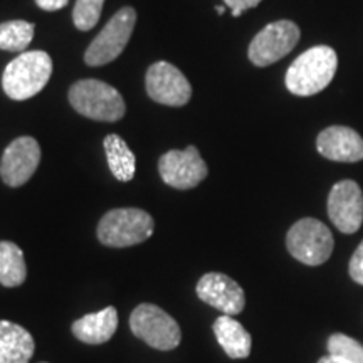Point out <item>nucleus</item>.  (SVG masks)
Instances as JSON below:
<instances>
[{
	"instance_id": "10",
	"label": "nucleus",
	"mask_w": 363,
	"mask_h": 363,
	"mask_svg": "<svg viewBox=\"0 0 363 363\" xmlns=\"http://www.w3.org/2000/svg\"><path fill=\"white\" fill-rule=\"evenodd\" d=\"M145 88L153 101L165 106H184L192 98V86L184 72L165 61L155 62L148 67Z\"/></svg>"
},
{
	"instance_id": "28",
	"label": "nucleus",
	"mask_w": 363,
	"mask_h": 363,
	"mask_svg": "<svg viewBox=\"0 0 363 363\" xmlns=\"http://www.w3.org/2000/svg\"><path fill=\"white\" fill-rule=\"evenodd\" d=\"M40 363H48V362H40Z\"/></svg>"
},
{
	"instance_id": "22",
	"label": "nucleus",
	"mask_w": 363,
	"mask_h": 363,
	"mask_svg": "<svg viewBox=\"0 0 363 363\" xmlns=\"http://www.w3.org/2000/svg\"><path fill=\"white\" fill-rule=\"evenodd\" d=\"M104 0H76L72 22L79 30H91L98 24Z\"/></svg>"
},
{
	"instance_id": "19",
	"label": "nucleus",
	"mask_w": 363,
	"mask_h": 363,
	"mask_svg": "<svg viewBox=\"0 0 363 363\" xmlns=\"http://www.w3.org/2000/svg\"><path fill=\"white\" fill-rule=\"evenodd\" d=\"M27 278L24 252L11 240H0V284L17 288Z\"/></svg>"
},
{
	"instance_id": "9",
	"label": "nucleus",
	"mask_w": 363,
	"mask_h": 363,
	"mask_svg": "<svg viewBox=\"0 0 363 363\" xmlns=\"http://www.w3.org/2000/svg\"><path fill=\"white\" fill-rule=\"evenodd\" d=\"M158 172L169 187L177 190H190L197 187L208 175L207 163L199 153L197 147L185 150H170L158 160Z\"/></svg>"
},
{
	"instance_id": "14",
	"label": "nucleus",
	"mask_w": 363,
	"mask_h": 363,
	"mask_svg": "<svg viewBox=\"0 0 363 363\" xmlns=\"http://www.w3.org/2000/svg\"><path fill=\"white\" fill-rule=\"evenodd\" d=\"M320 155L333 162L355 163L363 160V138L348 126H330L316 138Z\"/></svg>"
},
{
	"instance_id": "7",
	"label": "nucleus",
	"mask_w": 363,
	"mask_h": 363,
	"mask_svg": "<svg viewBox=\"0 0 363 363\" xmlns=\"http://www.w3.org/2000/svg\"><path fill=\"white\" fill-rule=\"evenodd\" d=\"M136 24V12L133 7L120 9L108 21L104 29L94 38L93 43L84 52V62L88 66L98 67L110 65L116 57L121 56L126 44L130 43Z\"/></svg>"
},
{
	"instance_id": "13",
	"label": "nucleus",
	"mask_w": 363,
	"mask_h": 363,
	"mask_svg": "<svg viewBox=\"0 0 363 363\" xmlns=\"http://www.w3.org/2000/svg\"><path fill=\"white\" fill-rule=\"evenodd\" d=\"M195 293L208 306L216 308L224 315L235 316L244 311L246 294L238 281L222 272H207L199 279Z\"/></svg>"
},
{
	"instance_id": "4",
	"label": "nucleus",
	"mask_w": 363,
	"mask_h": 363,
	"mask_svg": "<svg viewBox=\"0 0 363 363\" xmlns=\"http://www.w3.org/2000/svg\"><path fill=\"white\" fill-rule=\"evenodd\" d=\"M71 106L94 121L115 123L125 116L126 106L120 91L98 79H81L69 88Z\"/></svg>"
},
{
	"instance_id": "20",
	"label": "nucleus",
	"mask_w": 363,
	"mask_h": 363,
	"mask_svg": "<svg viewBox=\"0 0 363 363\" xmlns=\"http://www.w3.org/2000/svg\"><path fill=\"white\" fill-rule=\"evenodd\" d=\"M34 39V24L26 21H9L0 24V51L24 52Z\"/></svg>"
},
{
	"instance_id": "17",
	"label": "nucleus",
	"mask_w": 363,
	"mask_h": 363,
	"mask_svg": "<svg viewBox=\"0 0 363 363\" xmlns=\"http://www.w3.org/2000/svg\"><path fill=\"white\" fill-rule=\"evenodd\" d=\"M212 330H214V335L222 350L225 352V355L229 358L240 360V358H247L251 355V333L238 320H234L233 316H219L214 321V325H212Z\"/></svg>"
},
{
	"instance_id": "12",
	"label": "nucleus",
	"mask_w": 363,
	"mask_h": 363,
	"mask_svg": "<svg viewBox=\"0 0 363 363\" xmlns=\"http://www.w3.org/2000/svg\"><path fill=\"white\" fill-rule=\"evenodd\" d=\"M40 162V147L33 136H19L4 150L0 177L9 187H21L35 174Z\"/></svg>"
},
{
	"instance_id": "5",
	"label": "nucleus",
	"mask_w": 363,
	"mask_h": 363,
	"mask_svg": "<svg viewBox=\"0 0 363 363\" xmlns=\"http://www.w3.org/2000/svg\"><path fill=\"white\" fill-rule=\"evenodd\" d=\"M335 240L323 222L305 217L291 225L286 234V249L294 259L306 266H321L330 259Z\"/></svg>"
},
{
	"instance_id": "21",
	"label": "nucleus",
	"mask_w": 363,
	"mask_h": 363,
	"mask_svg": "<svg viewBox=\"0 0 363 363\" xmlns=\"http://www.w3.org/2000/svg\"><path fill=\"white\" fill-rule=\"evenodd\" d=\"M326 350L343 363H363V345L343 333H333L326 342Z\"/></svg>"
},
{
	"instance_id": "2",
	"label": "nucleus",
	"mask_w": 363,
	"mask_h": 363,
	"mask_svg": "<svg viewBox=\"0 0 363 363\" xmlns=\"http://www.w3.org/2000/svg\"><path fill=\"white\" fill-rule=\"evenodd\" d=\"M52 74V59L44 51H24L6 66L2 88L11 99L24 101L45 88Z\"/></svg>"
},
{
	"instance_id": "18",
	"label": "nucleus",
	"mask_w": 363,
	"mask_h": 363,
	"mask_svg": "<svg viewBox=\"0 0 363 363\" xmlns=\"http://www.w3.org/2000/svg\"><path fill=\"white\" fill-rule=\"evenodd\" d=\"M110 172L116 180L131 182L136 172V158L120 135H108L103 142Z\"/></svg>"
},
{
	"instance_id": "27",
	"label": "nucleus",
	"mask_w": 363,
	"mask_h": 363,
	"mask_svg": "<svg viewBox=\"0 0 363 363\" xmlns=\"http://www.w3.org/2000/svg\"><path fill=\"white\" fill-rule=\"evenodd\" d=\"M216 11H217V13H219V16H224L225 7H224V6H217V7H216Z\"/></svg>"
},
{
	"instance_id": "16",
	"label": "nucleus",
	"mask_w": 363,
	"mask_h": 363,
	"mask_svg": "<svg viewBox=\"0 0 363 363\" xmlns=\"http://www.w3.org/2000/svg\"><path fill=\"white\" fill-rule=\"evenodd\" d=\"M33 335L21 325L0 320V363H29L34 355Z\"/></svg>"
},
{
	"instance_id": "24",
	"label": "nucleus",
	"mask_w": 363,
	"mask_h": 363,
	"mask_svg": "<svg viewBox=\"0 0 363 363\" xmlns=\"http://www.w3.org/2000/svg\"><path fill=\"white\" fill-rule=\"evenodd\" d=\"M262 0H224L225 6L233 11V17H239L244 11L259 6Z\"/></svg>"
},
{
	"instance_id": "6",
	"label": "nucleus",
	"mask_w": 363,
	"mask_h": 363,
	"mask_svg": "<svg viewBox=\"0 0 363 363\" xmlns=\"http://www.w3.org/2000/svg\"><path fill=\"white\" fill-rule=\"evenodd\" d=\"M130 330L136 338L160 352L175 350L182 342V330L175 318L152 303H142L131 311Z\"/></svg>"
},
{
	"instance_id": "15",
	"label": "nucleus",
	"mask_w": 363,
	"mask_h": 363,
	"mask_svg": "<svg viewBox=\"0 0 363 363\" xmlns=\"http://www.w3.org/2000/svg\"><path fill=\"white\" fill-rule=\"evenodd\" d=\"M118 330V313L115 306L101 311L88 313L71 326L72 335L86 345H103L110 342Z\"/></svg>"
},
{
	"instance_id": "8",
	"label": "nucleus",
	"mask_w": 363,
	"mask_h": 363,
	"mask_svg": "<svg viewBox=\"0 0 363 363\" xmlns=\"http://www.w3.org/2000/svg\"><path fill=\"white\" fill-rule=\"evenodd\" d=\"M299 35V27L291 21L271 22L251 40L247 56L254 66H271L296 48Z\"/></svg>"
},
{
	"instance_id": "23",
	"label": "nucleus",
	"mask_w": 363,
	"mask_h": 363,
	"mask_svg": "<svg viewBox=\"0 0 363 363\" xmlns=\"http://www.w3.org/2000/svg\"><path fill=\"white\" fill-rule=\"evenodd\" d=\"M348 272H350V278L355 281L357 284L363 286V240L358 244L355 252L352 254L350 264H348Z\"/></svg>"
},
{
	"instance_id": "1",
	"label": "nucleus",
	"mask_w": 363,
	"mask_h": 363,
	"mask_svg": "<svg viewBox=\"0 0 363 363\" xmlns=\"http://www.w3.org/2000/svg\"><path fill=\"white\" fill-rule=\"evenodd\" d=\"M338 57L328 45H315L294 59L286 71V88L296 96H313L335 78Z\"/></svg>"
},
{
	"instance_id": "3",
	"label": "nucleus",
	"mask_w": 363,
	"mask_h": 363,
	"mask_svg": "<svg viewBox=\"0 0 363 363\" xmlns=\"http://www.w3.org/2000/svg\"><path fill=\"white\" fill-rule=\"evenodd\" d=\"M155 230V220L142 208L125 207L113 208L99 220L96 235L106 247H131L138 246L152 238Z\"/></svg>"
},
{
	"instance_id": "25",
	"label": "nucleus",
	"mask_w": 363,
	"mask_h": 363,
	"mask_svg": "<svg viewBox=\"0 0 363 363\" xmlns=\"http://www.w3.org/2000/svg\"><path fill=\"white\" fill-rule=\"evenodd\" d=\"M67 2H69V0H35L38 7L43 9L45 12L61 11V9H65L67 6Z\"/></svg>"
},
{
	"instance_id": "26",
	"label": "nucleus",
	"mask_w": 363,
	"mask_h": 363,
	"mask_svg": "<svg viewBox=\"0 0 363 363\" xmlns=\"http://www.w3.org/2000/svg\"><path fill=\"white\" fill-rule=\"evenodd\" d=\"M318 363H343V362L337 360V358H333L331 355H326V357H321L320 360H318Z\"/></svg>"
},
{
	"instance_id": "11",
	"label": "nucleus",
	"mask_w": 363,
	"mask_h": 363,
	"mask_svg": "<svg viewBox=\"0 0 363 363\" xmlns=\"http://www.w3.org/2000/svg\"><path fill=\"white\" fill-rule=\"evenodd\" d=\"M328 217L340 233L355 234L363 224V194L353 180L335 184L328 195Z\"/></svg>"
}]
</instances>
